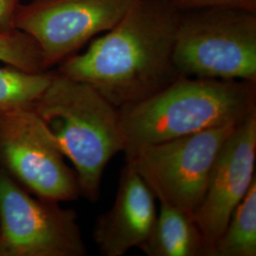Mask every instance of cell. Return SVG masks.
Wrapping results in <instances>:
<instances>
[{
  "instance_id": "obj_8",
  "label": "cell",
  "mask_w": 256,
  "mask_h": 256,
  "mask_svg": "<svg viewBox=\"0 0 256 256\" xmlns=\"http://www.w3.org/2000/svg\"><path fill=\"white\" fill-rule=\"evenodd\" d=\"M138 0H32L18 5L14 26L32 37L46 70L108 32Z\"/></svg>"
},
{
  "instance_id": "obj_7",
  "label": "cell",
  "mask_w": 256,
  "mask_h": 256,
  "mask_svg": "<svg viewBox=\"0 0 256 256\" xmlns=\"http://www.w3.org/2000/svg\"><path fill=\"white\" fill-rule=\"evenodd\" d=\"M0 168L43 200L60 203L81 196L75 171L32 108L0 113Z\"/></svg>"
},
{
  "instance_id": "obj_16",
  "label": "cell",
  "mask_w": 256,
  "mask_h": 256,
  "mask_svg": "<svg viewBox=\"0 0 256 256\" xmlns=\"http://www.w3.org/2000/svg\"><path fill=\"white\" fill-rule=\"evenodd\" d=\"M18 0H0V30L8 32L16 28L14 16L18 8Z\"/></svg>"
},
{
  "instance_id": "obj_4",
  "label": "cell",
  "mask_w": 256,
  "mask_h": 256,
  "mask_svg": "<svg viewBox=\"0 0 256 256\" xmlns=\"http://www.w3.org/2000/svg\"><path fill=\"white\" fill-rule=\"evenodd\" d=\"M173 61L182 77L256 82V12L180 10Z\"/></svg>"
},
{
  "instance_id": "obj_3",
  "label": "cell",
  "mask_w": 256,
  "mask_h": 256,
  "mask_svg": "<svg viewBox=\"0 0 256 256\" xmlns=\"http://www.w3.org/2000/svg\"><path fill=\"white\" fill-rule=\"evenodd\" d=\"M32 108L74 165L81 196L97 202L106 166L126 147L120 108L90 84L59 72Z\"/></svg>"
},
{
  "instance_id": "obj_5",
  "label": "cell",
  "mask_w": 256,
  "mask_h": 256,
  "mask_svg": "<svg viewBox=\"0 0 256 256\" xmlns=\"http://www.w3.org/2000/svg\"><path fill=\"white\" fill-rule=\"evenodd\" d=\"M238 124L142 147L126 160L135 165L156 200L192 216L204 198L218 152Z\"/></svg>"
},
{
  "instance_id": "obj_11",
  "label": "cell",
  "mask_w": 256,
  "mask_h": 256,
  "mask_svg": "<svg viewBox=\"0 0 256 256\" xmlns=\"http://www.w3.org/2000/svg\"><path fill=\"white\" fill-rule=\"evenodd\" d=\"M147 256H209L210 244L192 216L160 202L149 238L140 248Z\"/></svg>"
},
{
  "instance_id": "obj_13",
  "label": "cell",
  "mask_w": 256,
  "mask_h": 256,
  "mask_svg": "<svg viewBox=\"0 0 256 256\" xmlns=\"http://www.w3.org/2000/svg\"><path fill=\"white\" fill-rule=\"evenodd\" d=\"M54 76L50 72L32 74L10 66L0 68V113L32 108Z\"/></svg>"
},
{
  "instance_id": "obj_6",
  "label": "cell",
  "mask_w": 256,
  "mask_h": 256,
  "mask_svg": "<svg viewBox=\"0 0 256 256\" xmlns=\"http://www.w3.org/2000/svg\"><path fill=\"white\" fill-rule=\"evenodd\" d=\"M77 214L28 192L0 168V256H84Z\"/></svg>"
},
{
  "instance_id": "obj_10",
  "label": "cell",
  "mask_w": 256,
  "mask_h": 256,
  "mask_svg": "<svg viewBox=\"0 0 256 256\" xmlns=\"http://www.w3.org/2000/svg\"><path fill=\"white\" fill-rule=\"evenodd\" d=\"M155 194L126 160L120 176L119 187L110 210L98 216L93 239L104 256H122L149 238L156 218Z\"/></svg>"
},
{
  "instance_id": "obj_1",
  "label": "cell",
  "mask_w": 256,
  "mask_h": 256,
  "mask_svg": "<svg viewBox=\"0 0 256 256\" xmlns=\"http://www.w3.org/2000/svg\"><path fill=\"white\" fill-rule=\"evenodd\" d=\"M180 14L173 0H138L58 72L90 84L118 108L142 101L182 77L173 61Z\"/></svg>"
},
{
  "instance_id": "obj_12",
  "label": "cell",
  "mask_w": 256,
  "mask_h": 256,
  "mask_svg": "<svg viewBox=\"0 0 256 256\" xmlns=\"http://www.w3.org/2000/svg\"><path fill=\"white\" fill-rule=\"evenodd\" d=\"M256 256V178L210 252V256Z\"/></svg>"
},
{
  "instance_id": "obj_9",
  "label": "cell",
  "mask_w": 256,
  "mask_h": 256,
  "mask_svg": "<svg viewBox=\"0 0 256 256\" xmlns=\"http://www.w3.org/2000/svg\"><path fill=\"white\" fill-rule=\"evenodd\" d=\"M256 111L241 122L223 144L204 198L192 216L210 250L256 178Z\"/></svg>"
},
{
  "instance_id": "obj_2",
  "label": "cell",
  "mask_w": 256,
  "mask_h": 256,
  "mask_svg": "<svg viewBox=\"0 0 256 256\" xmlns=\"http://www.w3.org/2000/svg\"><path fill=\"white\" fill-rule=\"evenodd\" d=\"M256 111V82L180 77L120 108L126 156L210 128L238 124Z\"/></svg>"
},
{
  "instance_id": "obj_15",
  "label": "cell",
  "mask_w": 256,
  "mask_h": 256,
  "mask_svg": "<svg viewBox=\"0 0 256 256\" xmlns=\"http://www.w3.org/2000/svg\"><path fill=\"white\" fill-rule=\"evenodd\" d=\"M180 10L208 7H230L256 12V0H173Z\"/></svg>"
},
{
  "instance_id": "obj_14",
  "label": "cell",
  "mask_w": 256,
  "mask_h": 256,
  "mask_svg": "<svg viewBox=\"0 0 256 256\" xmlns=\"http://www.w3.org/2000/svg\"><path fill=\"white\" fill-rule=\"evenodd\" d=\"M0 62L32 74L48 72L34 39L18 28L0 30Z\"/></svg>"
}]
</instances>
